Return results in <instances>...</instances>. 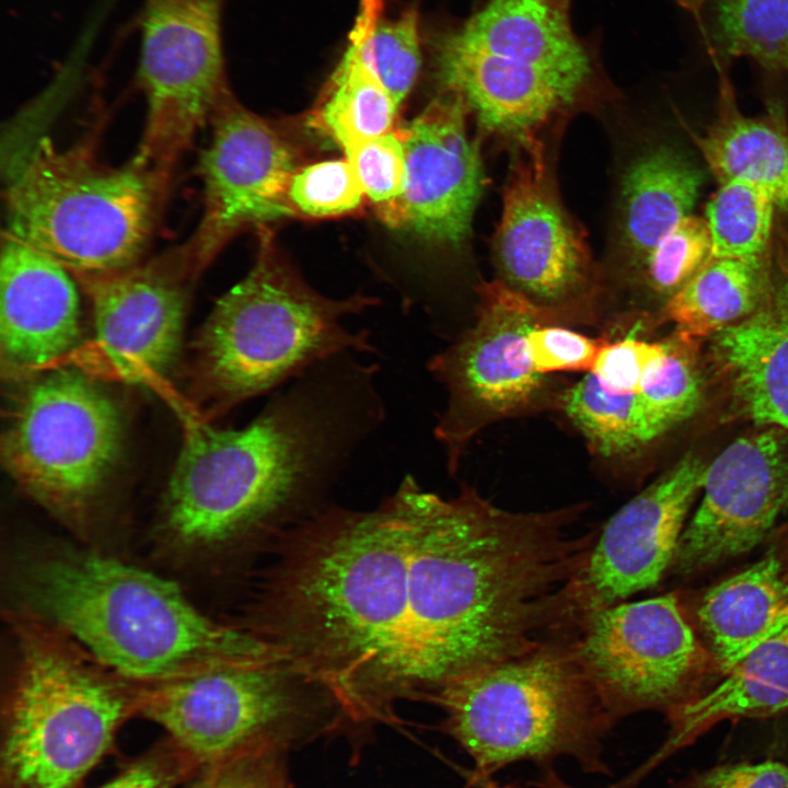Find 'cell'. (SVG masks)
<instances>
[{
    "mask_svg": "<svg viewBox=\"0 0 788 788\" xmlns=\"http://www.w3.org/2000/svg\"><path fill=\"white\" fill-rule=\"evenodd\" d=\"M560 583L536 514L468 488L445 499L406 476L376 508H333L298 529L252 631L343 712L383 718L536 647Z\"/></svg>",
    "mask_w": 788,
    "mask_h": 788,
    "instance_id": "6da1fadb",
    "label": "cell"
},
{
    "mask_svg": "<svg viewBox=\"0 0 788 788\" xmlns=\"http://www.w3.org/2000/svg\"><path fill=\"white\" fill-rule=\"evenodd\" d=\"M375 364L345 354L275 395L243 428L187 427L164 499L171 538L225 545L300 506L384 418Z\"/></svg>",
    "mask_w": 788,
    "mask_h": 788,
    "instance_id": "7a4b0ae2",
    "label": "cell"
},
{
    "mask_svg": "<svg viewBox=\"0 0 788 788\" xmlns=\"http://www.w3.org/2000/svg\"><path fill=\"white\" fill-rule=\"evenodd\" d=\"M20 587L28 611L136 684L273 652L252 630L206 616L174 582L113 557L72 548L42 552L25 561Z\"/></svg>",
    "mask_w": 788,
    "mask_h": 788,
    "instance_id": "3957f363",
    "label": "cell"
},
{
    "mask_svg": "<svg viewBox=\"0 0 788 788\" xmlns=\"http://www.w3.org/2000/svg\"><path fill=\"white\" fill-rule=\"evenodd\" d=\"M257 234L252 268L217 300L193 345L194 383L216 415L339 355L375 352L370 333L343 320L378 300L320 294L279 253L268 227Z\"/></svg>",
    "mask_w": 788,
    "mask_h": 788,
    "instance_id": "277c9868",
    "label": "cell"
},
{
    "mask_svg": "<svg viewBox=\"0 0 788 788\" xmlns=\"http://www.w3.org/2000/svg\"><path fill=\"white\" fill-rule=\"evenodd\" d=\"M10 623L18 658L3 706L0 788H76L138 714V684L27 609Z\"/></svg>",
    "mask_w": 788,
    "mask_h": 788,
    "instance_id": "5b68a950",
    "label": "cell"
},
{
    "mask_svg": "<svg viewBox=\"0 0 788 788\" xmlns=\"http://www.w3.org/2000/svg\"><path fill=\"white\" fill-rule=\"evenodd\" d=\"M169 181L134 159L109 166L86 146L40 136L9 160L5 231L74 276L125 269L148 248Z\"/></svg>",
    "mask_w": 788,
    "mask_h": 788,
    "instance_id": "8992f818",
    "label": "cell"
},
{
    "mask_svg": "<svg viewBox=\"0 0 788 788\" xmlns=\"http://www.w3.org/2000/svg\"><path fill=\"white\" fill-rule=\"evenodd\" d=\"M432 700L473 760L475 781L513 763L561 756L607 772L602 740L614 722L580 667L571 635L462 674Z\"/></svg>",
    "mask_w": 788,
    "mask_h": 788,
    "instance_id": "52a82bcc",
    "label": "cell"
},
{
    "mask_svg": "<svg viewBox=\"0 0 788 788\" xmlns=\"http://www.w3.org/2000/svg\"><path fill=\"white\" fill-rule=\"evenodd\" d=\"M123 431L118 405L103 386L74 369L53 370L14 393L2 462L27 495L79 526L117 467Z\"/></svg>",
    "mask_w": 788,
    "mask_h": 788,
    "instance_id": "ba28073f",
    "label": "cell"
},
{
    "mask_svg": "<svg viewBox=\"0 0 788 788\" xmlns=\"http://www.w3.org/2000/svg\"><path fill=\"white\" fill-rule=\"evenodd\" d=\"M315 695L324 693L274 651L138 684V714L161 726L200 772L242 755L282 751L306 735L316 727Z\"/></svg>",
    "mask_w": 788,
    "mask_h": 788,
    "instance_id": "9c48e42d",
    "label": "cell"
},
{
    "mask_svg": "<svg viewBox=\"0 0 788 788\" xmlns=\"http://www.w3.org/2000/svg\"><path fill=\"white\" fill-rule=\"evenodd\" d=\"M577 320L569 312L534 302L500 279L479 286L474 324L428 364L448 392L434 434L445 449L451 471L485 427L559 408L566 387L533 369L525 335L540 325Z\"/></svg>",
    "mask_w": 788,
    "mask_h": 788,
    "instance_id": "30bf717a",
    "label": "cell"
},
{
    "mask_svg": "<svg viewBox=\"0 0 788 788\" xmlns=\"http://www.w3.org/2000/svg\"><path fill=\"white\" fill-rule=\"evenodd\" d=\"M223 0H144L137 81L147 118L134 159L171 177L231 95L221 39Z\"/></svg>",
    "mask_w": 788,
    "mask_h": 788,
    "instance_id": "8fae6325",
    "label": "cell"
},
{
    "mask_svg": "<svg viewBox=\"0 0 788 788\" xmlns=\"http://www.w3.org/2000/svg\"><path fill=\"white\" fill-rule=\"evenodd\" d=\"M571 645L613 722L641 710L669 712L697 696L709 661L671 593L586 613Z\"/></svg>",
    "mask_w": 788,
    "mask_h": 788,
    "instance_id": "7c38bea8",
    "label": "cell"
},
{
    "mask_svg": "<svg viewBox=\"0 0 788 788\" xmlns=\"http://www.w3.org/2000/svg\"><path fill=\"white\" fill-rule=\"evenodd\" d=\"M501 279L534 302L593 320L598 275L586 236L563 206L540 140L519 146L493 241Z\"/></svg>",
    "mask_w": 788,
    "mask_h": 788,
    "instance_id": "4fadbf2b",
    "label": "cell"
},
{
    "mask_svg": "<svg viewBox=\"0 0 788 788\" xmlns=\"http://www.w3.org/2000/svg\"><path fill=\"white\" fill-rule=\"evenodd\" d=\"M211 125V140L198 162L204 212L182 245L196 276L240 232L292 217L287 189L302 165L294 146L234 97L219 109Z\"/></svg>",
    "mask_w": 788,
    "mask_h": 788,
    "instance_id": "5bb4252c",
    "label": "cell"
},
{
    "mask_svg": "<svg viewBox=\"0 0 788 788\" xmlns=\"http://www.w3.org/2000/svg\"><path fill=\"white\" fill-rule=\"evenodd\" d=\"M76 278L90 300L103 363L129 382L167 373L181 351L187 287L196 278L182 246L125 269Z\"/></svg>",
    "mask_w": 788,
    "mask_h": 788,
    "instance_id": "9a60e30c",
    "label": "cell"
},
{
    "mask_svg": "<svg viewBox=\"0 0 788 788\" xmlns=\"http://www.w3.org/2000/svg\"><path fill=\"white\" fill-rule=\"evenodd\" d=\"M700 503L672 566L691 575L756 547L788 505V444L779 429L741 437L706 465Z\"/></svg>",
    "mask_w": 788,
    "mask_h": 788,
    "instance_id": "2e32d148",
    "label": "cell"
},
{
    "mask_svg": "<svg viewBox=\"0 0 788 788\" xmlns=\"http://www.w3.org/2000/svg\"><path fill=\"white\" fill-rule=\"evenodd\" d=\"M706 464L687 455L598 532L575 587L579 616L652 588L672 566Z\"/></svg>",
    "mask_w": 788,
    "mask_h": 788,
    "instance_id": "e0dca14e",
    "label": "cell"
},
{
    "mask_svg": "<svg viewBox=\"0 0 788 788\" xmlns=\"http://www.w3.org/2000/svg\"><path fill=\"white\" fill-rule=\"evenodd\" d=\"M470 111L450 92L434 99L401 129L406 186L402 229L439 246L456 247L471 235L485 187L479 147L467 130Z\"/></svg>",
    "mask_w": 788,
    "mask_h": 788,
    "instance_id": "ac0fdd59",
    "label": "cell"
},
{
    "mask_svg": "<svg viewBox=\"0 0 788 788\" xmlns=\"http://www.w3.org/2000/svg\"><path fill=\"white\" fill-rule=\"evenodd\" d=\"M444 92L460 96L488 134L534 142L538 131L590 85L541 67L474 47L454 32L437 45Z\"/></svg>",
    "mask_w": 788,
    "mask_h": 788,
    "instance_id": "d6986e66",
    "label": "cell"
},
{
    "mask_svg": "<svg viewBox=\"0 0 788 788\" xmlns=\"http://www.w3.org/2000/svg\"><path fill=\"white\" fill-rule=\"evenodd\" d=\"M59 263L3 230L1 237L0 354L11 375L30 372L79 345L80 299Z\"/></svg>",
    "mask_w": 788,
    "mask_h": 788,
    "instance_id": "ffe728a7",
    "label": "cell"
},
{
    "mask_svg": "<svg viewBox=\"0 0 788 788\" xmlns=\"http://www.w3.org/2000/svg\"><path fill=\"white\" fill-rule=\"evenodd\" d=\"M718 685L668 712L662 745L628 777L638 785L650 770L716 723L756 718L788 709V626L739 661Z\"/></svg>",
    "mask_w": 788,
    "mask_h": 788,
    "instance_id": "44dd1931",
    "label": "cell"
},
{
    "mask_svg": "<svg viewBox=\"0 0 788 788\" xmlns=\"http://www.w3.org/2000/svg\"><path fill=\"white\" fill-rule=\"evenodd\" d=\"M465 43L591 85L594 66L573 33L570 0H488L460 28Z\"/></svg>",
    "mask_w": 788,
    "mask_h": 788,
    "instance_id": "7402d4cb",
    "label": "cell"
},
{
    "mask_svg": "<svg viewBox=\"0 0 788 788\" xmlns=\"http://www.w3.org/2000/svg\"><path fill=\"white\" fill-rule=\"evenodd\" d=\"M696 615L718 669L728 673L788 626V568L777 553H767L708 589Z\"/></svg>",
    "mask_w": 788,
    "mask_h": 788,
    "instance_id": "603a6c76",
    "label": "cell"
},
{
    "mask_svg": "<svg viewBox=\"0 0 788 788\" xmlns=\"http://www.w3.org/2000/svg\"><path fill=\"white\" fill-rule=\"evenodd\" d=\"M719 70L718 112L693 139L718 183L741 179L763 189L777 210L788 213V120L779 104L757 116L743 114L723 63Z\"/></svg>",
    "mask_w": 788,
    "mask_h": 788,
    "instance_id": "cb8c5ba5",
    "label": "cell"
},
{
    "mask_svg": "<svg viewBox=\"0 0 788 788\" xmlns=\"http://www.w3.org/2000/svg\"><path fill=\"white\" fill-rule=\"evenodd\" d=\"M711 338L741 410L758 425L788 430V304L764 305Z\"/></svg>",
    "mask_w": 788,
    "mask_h": 788,
    "instance_id": "d4e9b609",
    "label": "cell"
},
{
    "mask_svg": "<svg viewBox=\"0 0 788 788\" xmlns=\"http://www.w3.org/2000/svg\"><path fill=\"white\" fill-rule=\"evenodd\" d=\"M705 172L682 150L659 144L624 172L621 189L622 244L633 266L679 221L693 215Z\"/></svg>",
    "mask_w": 788,
    "mask_h": 788,
    "instance_id": "484cf974",
    "label": "cell"
},
{
    "mask_svg": "<svg viewBox=\"0 0 788 788\" xmlns=\"http://www.w3.org/2000/svg\"><path fill=\"white\" fill-rule=\"evenodd\" d=\"M772 259L711 256L664 304L679 335L712 337L756 313L770 298Z\"/></svg>",
    "mask_w": 788,
    "mask_h": 788,
    "instance_id": "4316f807",
    "label": "cell"
},
{
    "mask_svg": "<svg viewBox=\"0 0 788 788\" xmlns=\"http://www.w3.org/2000/svg\"><path fill=\"white\" fill-rule=\"evenodd\" d=\"M398 108L349 45L309 125L344 150L395 130Z\"/></svg>",
    "mask_w": 788,
    "mask_h": 788,
    "instance_id": "83f0119b",
    "label": "cell"
},
{
    "mask_svg": "<svg viewBox=\"0 0 788 788\" xmlns=\"http://www.w3.org/2000/svg\"><path fill=\"white\" fill-rule=\"evenodd\" d=\"M559 409L604 457L634 454L665 433L638 393L609 391L590 372L565 389Z\"/></svg>",
    "mask_w": 788,
    "mask_h": 788,
    "instance_id": "f1b7e54d",
    "label": "cell"
},
{
    "mask_svg": "<svg viewBox=\"0 0 788 788\" xmlns=\"http://www.w3.org/2000/svg\"><path fill=\"white\" fill-rule=\"evenodd\" d=\"M703 36L714 62L745 57L788 77V0H711Z\"/></svg>",
    "mask_w": 788,
    "mask_h": 788,
    "instance_id": "f546056e",
    "label": "cell"
},
{
    "mask_svg": "<svg viewBox=\"0 0 788 788\" xmlns=\"http://www.w3.org/2000/svg\"><path fill=\"white\" fill-rule=\"evenodd\" d=\"M705 207L712 256L762 258L770 255L777 208L760 187L741 179L718 183Z\"/></svg>",
    "mask_w": 788,
    "mask_h": 788,
    "instance_id": "4dcf8cb0",
    "label": "cell"
},
{
    "mask_svg": "<svg viewBox=\"0 0 788 788\" xmlns=\"http://www.w3.org/2000/svg\"><path fill=\"white\" fill-rule=\"evenodd\" d=\"M350 46L401 106L417 81L421 67L417 15L408 11L395 19L360 25Z\"/></svg>",
    "mask_w": 788,
    "mask_h": 788,
    "instance_id": "1f68e13d",
    "label": "cell"
},
{
    "mask_svg": "<svg viewBox=\"0 0 788 788\" xmlns=\"http://www.w3.org/2000/svg\"><path fill=\"white\" fill-rule=\"evenodd\" d=\"M343 151L378 217L389 227L402 229L406 159L401 129L354 143Z\"/></svg>",
    "mask_w": 788,
    "mask_h": 788,
    "instance_id": "d6a6232c",
    "label": "cell"
},
{
    "mask_svg": "<svg viewBox=\"0 0 788 788\" xmlns=\"http://www.w3.org/2000/svg\"><path fill=\"white\" fill-rule=\"evenodd\" d=\"M712 256V241L704 217L690 215L652 247L639 266L647 287L665 301Z\"/></svg>",
    "mask_w": 788,
    "mask_h": 788,
    "instance_id": "836d02e7",
    "label": "cell"
},
{
    "mask_svg": "<svg viewBox=\"0 0 788 788\" xmlns=\"http://www.w3.org/2000/svg\"><path fill=\"white\" fill-rule=\"evenodd\" d=\"M363 199V192L346 158L300 165L287 189L292 217L309 219L351 213L361 207Z\"/></svg>",
    "mask_w": 788,
    "mask_h": 788,
    "instance_id": "e575fe53",
    "label": "cell"
},
{
    "mask_svg": "<svg viewBox=\"0 0 788 788\" xmlns=\"http://www.w3.org/2000/svg\"><path fill=\"white\" fill-rule=\"evenodd\" d=\"M691 341L680 335L667 340L663 366L638 393L665 432L691 417L700 403V375L692 357Z\"/></svg>",
    "mask_w": 788,
    "mask_h": 788,
    "instance_id": "d590c367",
    "label": "cell"
},
{
    "mask_svg": "<svg viewBox=\"0 0 788 788\" xmlns=\"http://www.w3.org/2000/svg\"><path fill=\"white\" fill-rule=\"evenodd\" d=\"M667 354V341L650 343L634 335L614 341L607 339L590 373L609 391L639 393L663 366Z\"/></svg>",
    "mask_w": 788,
    "mask_h": 788,
    "instance_id": "8d00e7d4",
    "label": "cell"
},
{
    "mask_svg": "<svg viewBox=\"0 0 788 788\" xmlns=\"http://www.w3.org/2000/svg\"><path fill=\"white\" fill-rule=\"evenodd\" d=\"M605 337L592 338L558 324L540 325L525 335V348L533 369L541 374L590 372Z\"/></svg>",
    "mask_w": 788,
    "mask_h": 788,
    "instance_id": "74e56055",
    "label": "cell"
},
{
    "mask_svg": "<svg viewBox=\"0 0 788 788\" xmlns=\"http://www.w3.org/2000/svg\"><path fill=\"white\" fill-rule=\"evenodd\" d=\"M280 752L251 753L202 768L186 788H288Z\"/></svg>",
    "mask_w": 788,
    "mask_h": 788,
    "instance_id": "f35d334b",
    "label": "cell"
},
{
    "mask_svg": "<svg viewBox=\"0 0 788 788\" xmlns=\"http://www.w3.org/2000/svg\"><path fill=\"white\" fill-rule=\"evenodd\" d=\"M195 774L196 767L166 740L97 788H175Z\"/></svg>",
    "mask_w": 788,
    "mask_h": 788,
    "instance_id": "ab89813d",
    "label": "cell"
},
{
    "mask_svg": "<svg viewBox=\"0 0 788 788\" xmlns=\"http://www.w3.org/2000/svg\"><path fill=\"white\" fill-rule=\"evenodd\" d=\"M672 788H788V765L772 761L722 765Z\"/></svg>",
    "mask_w": 788,
    "mask_h": 788,
    "instance_id": "60d3db41",
    "label": "cell"
},
{
    "mask_svg": "<svg viewBox=\"0 0 788 788\" xmlns=\"http://www.w3.org/2000/svg\"><path fill=\"white\" fill-rule=\"evenodd\" d=\"M676 2L688 13H691L699 27L700 32L704 34L705 31V21L703 11L705 8L706 0H676Z\"/></svg>",
    "mask_w": 788,
    "mask_h": 788,
    "instance_id": "b9f144b4",
    "label": "cell"
}]
</instances>
